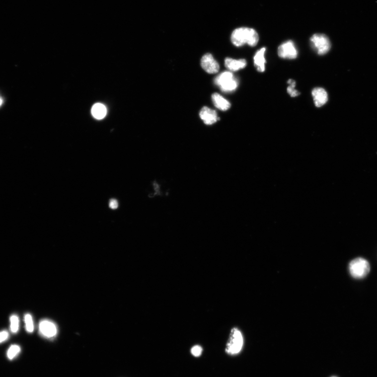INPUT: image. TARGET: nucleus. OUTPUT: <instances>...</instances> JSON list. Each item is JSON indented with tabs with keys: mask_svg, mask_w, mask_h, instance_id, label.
I'll use <instances>...</instances> for the list:
<instances>
[{
	"mask_svg": "<svg viewBox=\"0 0 377 377\" xmlns=\"http://www.w3.org/2000/svg\"><path fill=\"white\" fill-rule=\"evenodd\" d=\"M243 337L237 328H234L231 331L229 340L227 344L226 352L231 355L238 354L242 349Z\"/></svg>",
	"mask_w": 377,
	"mask_h": 377,
	"instance_id": "5",
	"label": "nucleus"
},
{
	"mask_svg": "<svg viewBox=\"0 0 377 377\" xmlns=\"http://www.w3.org/2000/svg\"><path fill=\"white\" fill-rule=\"evenodd\" d=\"M201 65L202 69L210 74H217L220 70L219 63L210 54H207L202 57Z\"/></svg>",
	"mask_w": 377,
	"mask_h": 377,
	"instance_id": "7",
	"label": "nucleus"
},
{
	"mask_svg": "<svg viewBox=\"0 0 377 377\" xmlns=\"http://www.w3.org/2000/svg\"><path fill=\"white\" fill-rule=\"evenodd\" d=\"M91 111L94 118L98 120L103 119L106 114L105 106L101 103L94 104L93 106Z\"/></svg>",
	"mask_w": 377,
	"mask_h": 377,
	"instance_id": "14",
	"label": "nucleus"
},
{
	"mask_svg": "<svg viewBox=\"0 0 377 377\" xmlns=\"http://www.w3.org/2000/svg\"><path fill=\"white\" fill-rule=\"evenodd\" d=\"M39 330L43 336L49 339L55 337L57 334L56 325L49 320L42 321L40 323Z\"/></svg>",
	"mask_w": 377,
	"mask_h": 377,
	"instance_id": "8",
	"label": "nucleus"
},
{
	"mask_svg": "<svg viewBox=\"0 0 377 377\" xmlns=\"http://www.w3.org/2000/svg\"><path fill=\"white\" fill-rule=\"evenodd\" d=\"M288 83L290 84V85L288 87L287 92L291 95L292 97H296V96L300 94L299 92L295 89L296 85V82L292 79H290L288 81Z\"/></svg>",
	"mask_w": 377,
	"mask_h": 377,
	"instance_id": "17",
	"label": "nucleus"
},
{
	"mask_svg": "<svg viewBox=\"0 0 377 377\" xmlns=\"http://www.w3.org/2000/svg\"><path fill=\"white\" fill-rule=\"evenodd\" d=\"M266 48L263 47L258 51L254 57V64L257 70L259 72H264L265 71V64L266 63L265 60Z\"/></svg>",
	"mask_w": 377,
	"mask_h": 377,
	"instance_id": "11",
	"label": "nucleus"
},
{
	"mask_svg": "<svg viewBox=\"0 0 377 377\" xmlns=\"http://www.w3.org/2000/svg\"><path fill=\"white\" fill-rule=\"evenodd\" d=\"M199 115L201 120L208 125L214 124L220 120L217 112L207 106L201 109Z\"/></svg>",
	"mask_w": 377,
	"mask_h": 377,
	"instance_id": "9",
	"label": "nucleus"
},
{
	"mask_svg": "<svg viewBox=\"0 0 377 377\" xmlns=\"http://www.w3.org/2000/svg\"><path fill=\"white\" fill-rule=\"evenodd\" d=\"M215 82L225 92L234 91L238 86V81L230 72H225L216 77Z\"/></svg>",
	"mask_w": 377,
	"mask_h": 377,
	"instance_id": "2",
	"label": "nucleus"
},
{
	"mask_svg": "<svg viewBox=\"0 0 377 377\" xmlns=\"http://www.w3.org/2000/svg\"><path fill=\"white\" fill-rule=\"evenodd\" d=\"M315 105L317 108L322 107L328 101V94L325 89L315 88L312 91Z\"/></svg>",
	"mask_w": 377,
	"mask_h": 377,
	"instance_id": "10",
	"label": "nucleus"
},
{
	"mask_svg": "<svg viewBox=\"0 0 377 377\" xmlns=\"http://www.w3.org/2000/svg\"><path fill=\"white\" fill-rule=\"evenodd\" d=\"M246 65L247 62L244 59L236 60L230 58H226L225 60V66L231 72H236L242 70Z\"/></svg>",
	"mask_w": 377,
	"mask_h": 377,
	"instance_id": "12",
	"label": "nucleus"
},
{
	"mask_svg": "<svg viewBox=\"0 0 377 377\" xmlns=\"http://www.w3.org/2000/svg\"><path fill=\"white\" fill-rule=\"evenodd\" d=\"M10 328L13 333H16L19 329V319L17 316L13 315L10 317Z\"/></svg>",
	"mask_w": 377,
	"mask_h": 377,
	"instance_id": "18",
	"label": "nucleus"
},
{
	"mask_svg": "<svg viewBox=\"0 0 377 377\" xmlns=\"http://www.w3.org/2000/svg\"><path fill=\"white\" fill-rule=\"evenodd\" d=\"M119 207V203L117 200L112 199L109 203V207L113 210L117 209Z\"/></svg>",
	"mask_w": 377,
	"mask_h": 377,
	"instance_id": "21",
	"label": "nucleus"
},
{
	"mask_svg": "<svg viewBox=\"0 0 377 377\" xmlns=\"http://www.w3.org/2000/svg\"><path fill=\"white\" fill-rule=\"evenodd\" d=\"M311 46L320 55H324L330 51L331 44L329 38L323 34H314L310 38Z\"/></svg>",
	"mask_w": 377,
	"mask_h": 377,
	"instance_id": "4",
	"label": "nucleus"
},
{
	"mask_svg": "<svg viewBox=\"0 0 377 377\" xmlns=\"http://www.w3.org/2000/svg\"><path fill=\"white\" fill-rule=\"evenodd\" d=\"M371 267L368 261L363 258H357L349 264V271L354 278L360 279L366 277L370 272Z\"/></svg>",
	"mask_w": 377,
	"mask_h": 377,
	"instance_id": "3",
	"label": "nucleus"
},
{
	"mask_svg": "<svg viewBox=\"0 0 377 377\" xmlns=\"http://www.w3.org/2000/svg\"><path fill=\"white\" fill-rule=\"evenodd\" d=\"M21 352V348L17 345H13L9 347L7 352V357L9 360H12Z\"/></svg>",
	"mask_w": 377,
	"mask_h": 377,
	"instance_id": "15",
	"label": "nucleus"
},
{
	"mask_svg": "<svg viewBox=\"0 0 377 377\" xmlns=\"http://www.w3.org/2000/svg\"><path fill=\"white\" fill-rule=\"evenodd\" d=\"M8 337V333L7 332L4 331L0 332V343H1L5 341Z\"/></svg>",
	"mask_w": 377,
	"mask_h": 377,
	"instance_id": "20",
	"label": "nucleus"
},
{
	"mask_svg": "<svg viewBox=\"0 0 377 377\" xmlns=\"http://www.w3.org/2000/svg\"><path fill=\"white\" fill-rule=\"evenodd\" d=\"M26 330L28 333H32L34 329L33 318L31 314H27L24 317Z\"/></svg>",
	"mask_w": 377,
	"mask_h": 377,
	"instance_id": "16",
	"label": "nucleus"
},
{
	"mask_svg": "<svg viewBox=\"0 0 377 377\" xmlns=\"http://www.w3.org/2000/svg\"><path fill=\"white\" fill-rule=\"evenodd\" d=\"M298 50L295 43L292 41H288L278 47V54L280 58L284 59L293 60L298 56Z\"/></svg>",
	"mask_w": 377,
	"mask_h": 377,
	"instance_id": "6",
	"label": "nucleus"
},
{
	"mask_svg": "<svg viewBox=\"0 0 377 377\" xmlns=\"http://www.w3.org/2000/svg\"><path fill=\"white\" fill-rule=\"evenodd\" d=\"M3 99L0 96V106H1L3 103Z\"/></svg>",
	"mask_w": 377,
	"mask_h": 377,
	"instance_id": "22",
	"label": "nucleus"
},
{
	"mask_svg": "<svg viewBox=\"0 0 377 377\" xmlns=\"http://www.w3.org/2000/svg\"><path fill=\"white\" fill-rule=\"evenodd\" d=\"M212 100L216 107L221 111H227L230 107V103L218 93L212 94Z\"/></svg>",
	"mask_w": 377,
	"mask_h": 377,
	"instance_id": "13",
	"label": "nucleus"
},
{
	"mask_svg": "<svg viewBox=\"0 0 377 377\" xmlns=\"http://www.w3.org/2000/svg\"><path fill=\"white\" fill-rule=\"evenodd\" d=\"M202 348L199 345L193 346L191 350V354L195 356L199 357L202 354Z\"/></svg>",
	"mask_w": 377,
	"mask_h": 377,
	"instance_id": "19",
	"label": "nucleus"
},
{
	"mask_svg": "<svg viewBox=\"0 0 377 377\" xmlns=\"http://www.w3.org/2000/svg\"><path fill=\"white\" fill-rule=\"evenodd\" d=\"M231 41L237 47H240L246 44L253 47L258 44L259 36L253 28L240 27L235 29L232 33Z\"/></svg>",
	"mask_w": 377,
	"mask_h": 377,
	"instance_id": "1",
	"label": "nucleus"
}]
</instances>
